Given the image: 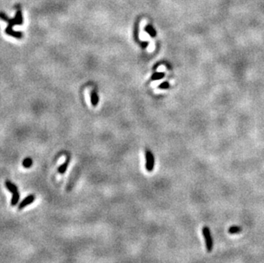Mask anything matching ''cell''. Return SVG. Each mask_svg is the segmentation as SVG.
<instances>
[{"label": "cell", "instance_id": "cell-1", "mask_svg": "<svg viewBox=\"0 0 264 263\" xmlns=\"http://www.w3.org/2000/svg\"><path fill=\"white\" fill-rule=\"evenodd\" d=\"M7 22H9V26L8 28L5 30V33H8L9 35L10 36H13V37L20 38L22 37V33H18V32H14L12 30V28L14 25H21L22 24V17H21V13L20 10H18L17 13V16L15 17L14 20H10V19H8Z\"/></svg>", "mask_w": 264, "mask_h": 263}, {"label": "cell", "instance_id": "cell-2", "mask_svg": "<svg viewBox=\"0 0 264 263\" xmlns=\"http://www.w3.org/2000/svg\"><path fill=\"white\" fill-rule=\"evenodd\" d=\"M202 232L204 239H205V244H206V250L208 252H211L213 250V239L211 236V232L210 228L208 226H203L202 229Z\"/></svg>", "mask_w": 264, "mask_h": 263}, {"label": "cell", "instance_id": "cell-3", "mask_svg": "<svg viewBox=\"0 0 264 263\" xmlns=\"http://www.w3.org/2000/svg\"><path fill=\"white\" fill-rule=\"evenodd\" d=\"M145 168L147 169V171L151 172L154 168V156H153L152 153L151 152L150 150L146 151V165Z\"/></svg>", "mask_w": 264, "mask_h": 263}, {"label": "cell", "instance_id": "cell-4", "mask_svg": "<svg viewBox=\"0 0 264 263\" xmlns=\"http://www.w3.org/2000/svg\"><path fill=\"white\" fill-rule=\"evenodd\" d=\"M35 200V197L33 195H29L27 197H25L24 199L20 202V204L18 206V209H22L23 208L27 207L29 204H31L33 201Z\"/></svg>", "mask_w": 264, "mask_h": 263}, {"label": "cell", "instance_id": "cell-5", "mask_svg": "<svg viewBox=\"0 0 264 263\" xmlns=\"http://www.w3.org/2000/svg\"><path fill=\"white\" fill-rule=\"evenodd\" d=\"M5 186L7 187V189L11 192V193H15V192H17V191H18V189H17V185H15V184H13V183H11L10 181H6L5 182Z\"/></svg>", "mask_w": 264, "mask_h": 263}, {"label": "cell", "instance_id": "cell-6", "mask_svg": "<svg viewBox=\"0 0 264 263\" xmlns=\"http://www.w3.org/2000/svg\"><path fill=\"white\" fill-rule=\"evenodd\" d=\"M242 227L239 226H232L229 227L228 229V233L229 234H237V233H240L242 232Z\"/></svg>", "mask_w": 264, "mask_h": 263}, {"label": "cell", "instance_id": "cell-7", "mask_svg": "<svg viewBox=\"0 0 264 263\" xmlns=\"http://www.w3.org/2000/svg\"><path fill=\"white\" fill-rule=\"evenodd\" d=\"M20 199V193L17 191L15 193L12 194V198H11V205L15 206L17 205Z\"/></svg>", "mask_w": 264, "mask_h": 263}, {"label": "cell", "instance_id": "cell-8", "mask_svg": "<svg viewBox=\"0 0 264 263\" xmlns=\"http://www.w3.org/2000/svg\"><path fill=\"white\" fill-rule=\"evenodd\" d=\"M91 102L93 106H97L99 103V96L95 91H92L91 95Z\"/></svg>", "mask_w": 264, "mask_h": 263}, {"label": "cell", "instance_id": "cell-9", "mask_svg": "<svg viewBox=\"0 0 264 263\" xmlns=\"http://www.w3.org/2000/svg\"><path fill=\"white\" fill-rule=\"evenodd\" d=\"M145 31L147 32V33L151 36V37H155L156 35H157V32H156V30L153 28L152 26H151V25H147L146 27H145Z\"/></svg>", "mask_w": 264, "mask_h": 263}, {"label": "cell", "instance_id": "cell-10", "mask_svg": "<svg viewBox=\"0 0 264 263\" xmlns=\"http://www.w3.org/2000/svg\"><path fill=\"white\" fill-rule=\"evenodd\" d=\"M68 164H69V161H67L62 165H61L58 169V173H64L66 172L67 169H68Z\"/></svg>", "mask_w": 264, "mask_h": 263}, {"label": "cell", "instance_id": "cell-11", "mask_svg": "<svg viewBox=\"0 0 264 263\" xmlns=\"http://www.w3.org/2000/svg\"><path fill=\"white\" fill-rule=\"evenodd\" d=\"M32 164H33V161H32V159H31V158H29V157L26 158V159L23 161V162H22L23 167H24V168H27V169L30 168V167L32 166Z\"/></svg>", "mask_w": 264, "mask_h": 263}, {"label": "cell", "instance_id": "cell-12", "mask_svg": "<svg viewBox=\"0 0 264 263\" xmlns=\"http://www.w3.org/2000/svg\"><path fill=\"white\" fill-rule=\"evenodd\" d=\"M164 77V74L163 73H156V74H153L152 76H151V80H161Z\"/></svg>", "mask_w": 264, "mask_h": 263}, {"label": "cell", "instance_id": "cell-13", "mask_svg": "<svg viewBox=\"0 0 264 263\" xmlns=\"http://www.w3.org/2000/svg\"><path fill=\"white\" fill-rule=\"evenodd\" d=\"M159 88H160V89H168V88H169V82H167V81L162 82L161 85L159 86Z\"/></svg>", "mask_w": 264, "mask_h": 263}, {"label": "cell", "instance_id": "cell-14", "mask_svg": "<svg viewBox=\"0 0 264 263\" xmlns=\"http://www.w3.org/2000/svg\"><path fill=\"white\" fill-rule=\"evenodd\" d=\"M147 45H148V42H143V43H141V46H142L143 48L146 47Z\"/></svg>", "mask_w": 264, "mask_h": 263}]
</instances>
